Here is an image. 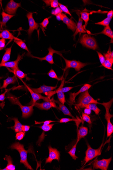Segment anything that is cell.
I'll list each match as a JSON object with an SVG mask.
<instances>
[{
    "label": "cell",
    "instance_id": "5",
    "mask_svg": "<svg viewBox=\"0 0 113 170\" xmlns=\"http://www.w3.org/2000/svg\"><path fill=\"white\" fill-rule=\"evenodd\" d=\"M103 145V143H102L99 148L98 149H95L92 148L89 144L87 143V149L86 151V157L84 159L85 162L84 165H85L89 161L101 155L102 148Z\"/></svg>",
    "mask_w": 113,
    "mask_h": 170
},
{
    "label": "cell",
    "instance_id": "19",
    "mask_svg": "<svg viewBox=\"0 0 113 170\" xmlns=\"http://www.w3.org/2000/svg\"><path fill=\"white\" fill-rule=\"evenodd\" d=\"M0 38L14 40L15 41H22L21 39L14 36L12 33H10L9 31L7 30L3 31L1 33H0Z\"/></svg>",
    "mask_w": 113,
    "mask_h": 170
},
{
    "label": "cell",
    "instance_id": "29",
    "mask_svg": "<svg viewBox=\"0 0 113 170\" xmlns=\"http://www.w3.org/2000/svg\"><path fill=\"white\" fill-rule=\"evenodd\" d=\"M104 34L107 36H108L111 38L112 40L113 39V31L109 27V26H107L105 27L104 29L101 32L98 33V34Z\"/></svg>",
    "mask_w": 113,
    "mask_h": 170
},
{
    "label": "cell",
    "instance_id": "2",
    "mask_svg": "<svg viewBox=\"0 0 113 170\" xmlns=\"http://www.w3.org/2000/svg\"><path fill=\"white\" fill-rule=\"evenodd\" d=\"M12 149H15L18 151L20 155L21 163L23 164L27 169L33 170L31 166L28 163L27 160V151L25 150L24 146L19 142H15L12 144L10 146Z\"/></svg>",
    "mask_w": 113,
    "mask_h": 170
},
{
    "label": "cell",
    "instance_id": "4",
    "mask_svg": "<svg viewBox=\"0 0 113 170\" xmlns=\"http://www.w3.org/2000/svg\"><path fill=\"white\" fill-rule=\"evenodd\" d=\"M90 103H94L99 104L97 100H95L90 95L88 90L83 92L79 97L76 106L78 108H81L83 106L89 104Z\"/></svg>",
    "mask_w": 113,
    "mask_h": 170
},
{
    "label": "cell",
    "instance_id": "37",
    "mask_svg": "<svg viewBox=\"0 0 113 170\" xmlns=\"http://www.w3.org/2000/svg\"><path fill=\"white\" fill-rule=\"evenodd\" d=\"M15 42L17 45H18L19 46V47H20L22 49H24L26 50L28 52V53H30L26 44H25V43L24 42L22 41H15Z\"/></svg>",
    "mask_w": 113,
    "mask_h": 170
},
{
    "label": "cell",
    "instance_id": "55",
    "mask_svg": "<svg viewBox=\"0 0 113 170\" xmlns=\"http://www.w3.org/2000/svg\"><path fill=\"white\" fill-rule=\"evenodd\" d=\"M2 50V49H0V51H1Z\"/></svg>",
    "mask_w": 113,
    "mask_h": 170
},
{
    "label": "cell",
    "instance_id": "51",
    "mask_svg": "<svg viewBox=\"0 0 113 170\" xmlns=\"http://www.w3.org/2000/svg\"><path fill=\"white\" fill-rule=\"evenodd\" d=\"M5 42H6V41H5V39H0V49H3L5 46Z\"/></svg>",
    "mask_w": 113,
    "mask_h": 170
},
{
    "label": "cell",
    "instance_id": "14",
    "mask_svg": "<svg viewBox=\"0 0 113 170\" xmlns=\"http://www.w3.org/2000/svg\"><path fill=\"white\" fill-rule=\"evenodd\" d=\"M21 7V4L18 3L13 0L8 2L5 8V11L10 15H14L15 14L18 8Z\"/></svg>",
    "mask_w": 113,
    "mask_h": 170
},
{
    "label": "cell",
    "instance_id": "17",
    "mask_svg": "<svg viewBox=\"0 0 113 170\" xmlns=\"http://www.w3.org/2000/svg\"><path fill=\"white\" fill-rule=\"evenodd\" d=\"M24 54H23L22 56L20 54H18L17 59L15 61L7 62L4 63V64H1V63H0V67H6L7 68H10L12 69V70L18 68L19 63L21 59H23V56Z\"/></svg>",
    "mask_w": 113,
    "mask_h": 170
},
{
    "label": "cell",
    "instance_id": "32",
    "mask_svg": "<svg viewBox=\"0 0 113 170\" xmlns=\"http://www.w3.org/2000/svg\"><path fill=\"white\" fill-rule=\"evenodd\" d=\"M56 93H57V96L59 102L63 104L66 102V98H65V95L64 93L62 92L60 89H58L56 91Z\"/></svg>",
    "mask_w": 113,
    "mask_h": 170
},
{
    "label": "cell",
    "instance_id": "42",
    "mask_svg": "<svg viewBox=\"0 0 113 170\" xmlns=\"http://www.w3.org/2000/svg\"><path fill=\"white\" fill-rule=\"evenodd\" d=\"M82 119L84 121L88 123L89 124L92 123L90 117L88 115L82 112Z\"/></svg>",
    "mask_w": 113,
    "mask_h": 170
},
{
    "label": "cell",
    "instance_id": "46",
    "mask_svg": "<svg viewBox=\"0 0 113 170\" xmlns=\"http://www.w3.org/2000/svg\"><path fill=\"white\" fill-rule=\"evenodd\" d=\"M97 53L100 62L101 63L102 66H103L104 64V62L105 61V57H104V56L100 52H99L97 51Z\"/></svg>",
    "mask_w": 113,
    "mask_h": 170
},
{
    "label": "cell",
    "instance_id": "47",
    "mask_svg": "<svg viewBox=\"0 0 113 170\" xmlns=\"http://www.w3.org/2000/svg\"><path fill=\"white\" fill-rule=\"evenodd\" d=\"M63 12L60 7H58L56 8L55 9L52 11V14L53 15L56 16L59 14L62 13Z\"/></svg>",
    "mask_w": 113,
    "mask_h": 170
},
{
    "label": "cell",
    "instance_id": "45",
    "mask_svg": "<svg viewBox=\"0 0 113 170\" xmlns=\"http://www.w3.org/2000/svg\"><path fill=\"white\" fill-rule=\"evenodd\" d=\"M77 121V120L74 119H69V118H63L60 119L59 122L61 123H66L69 122L73 121Z\"/></svg>",
    "mask_w": 113,
    "mask_h": 170
},
{
    "label": "cell",
    "instance_id": "25",
    "mask_svg": "<svg viewBox=\"0 0 113 170\" xmlns=\"http://www.w3.org/2000/svg\"><path fill=\"white\" fill-rule=\"evenodd\" d=\"M2 20L1 22V25L2 27H6L7 23L13 16H15V15H10V14L5 13L4 11L2 12Z\"/></svg>",
    "mask_w": 113,
    "mask_h": 170
},
{
    "label": "cell",
    "instance_id": "8",
    "mask_svg": "<svg viewBox=\"0 0 113 170\" xmlns=\"http://www.w3.org/2000/svg\"><path fill=\"white\" fill-rule=\"evenodd\" d=\"M49 53L47 55V56L43 57H39L34 56L32 55L30 53H28L27 54L28 56H30L31 57L33 58H35L38 59L40 61H42L43 60H46L47 62L50 63L51 64H54V62H53V54L55 53L59 54L61 53L60 52L56 51L53 50V49L50 47L48 48Z\"/></svg>",
    "mask_w": 113,
    "mask_h": 170
},
{
    "label": "cell",
    "instance_id": "44",
    "mask_svg": "<svg viewBox=\"0 0 113 170\" xmlns=\"http://www.w3.org/2000/svg\"><path fill=\"white\" fill-rule=\"evenodd\" d=\"M50 17L49 18L44 19L43 22L39 24L40 25L42 28L45 29L47 28L48 25L49 24V19Z\"/></svg>",
    "mask_w": 113,
    "mask_h": 170
},
{
    "label": "cell",
    "instance_id": "9",
    "mask_svg": "<svg viewBox=\"0 0 113 170\" xmlns=\"http://www.w3.org/2000/svg\"><path fill=\"white\" fill-rule=\"evenodd\" d=\"M111 160V157L108 159H103L100 160H96L92 164L93 168L94 169H100L102 170H107Z\"/></svg>",
    "mask_w": 113,
    "mask_h": 170
},
{
    "label": "cell",
    "instance_id": "12",
    "mask_svg": "<svg viewBox=\"0 0 113 170\" xmlns=\"http://www.w3.org/2000/svg\"><path fill=\"white\" fill-rule=\"evenodd\" d=\"M49 150V157L46 158V164L51 163L53 160H57L59 161L60 160V153L56 148H53L50 146L48 147Z\"/></svg>",
    "mask_w": 113,
    "mask_h": 170
},
{
    "label": "cell",
    "instance_id": "28",
    "mask_svg": "<svg viewBox=\"0 0 113 170\" xmlns=\"http://www.w3.org/2000/svg\"><path fill=\"white\" fill-rule=\"evenodd\" d=\"M10 71L12 72L16 77H18L24 83V82L22 81V79L24 78L26 76V74H25L23 72L20 70L18 67L14 69L13 70H11Z\"/></svg>",
    "mask_w": 113,
    "mask_h": 170
},
{
    "label": "cell",
    "instance_id": "33",
    "mask_svg": "<svg viewBox=\"0 0 113 170\" xmlns=\"http://www.w3.org/2000/svg\"><path fill=\"white\" fill-rule=\"evenodd\" d=\"M77 143H76L73 146L72 148L68 152V153L70 155V156L74 160H76L78 158V157L76 156V147H77Z\"/></svg>",
    "mask_w": 113,
    "mask_h": 170
},
{
    "label": "cell",
    "instance_id": "23",
    "mask_svg": "<svg viewBox=\"0 0 113 170\" xmlns=\"http://www.w3.org/2000/svg\"><path fill=\"white\" fill-rule=\"evenodd\" d=\"M4 159L6 160L8 162V164L6 168L4 169H2L0 168V170H15V166L13 164L12 158L10 155H5Z\"/></svg>",
    "mask_w": 113,
    "mask_h": 170
},
{
    "label": "cell",
    "instance_id": "56",
    "mask_svg": "<svg viewBox=\"0 0 113 170\" xmlns=\"http://www.w3.org/2000/svg\"><path fill=\"white\" fill-rule=\"evenodd\" d=\"M0 110H1V109H0Z\"/></svg>",
    "mask_w": 113,
    "mask_h": 170
},
{
    "label": "cell",
    "instance_id": "35",
    "mask_svg": "<svg viewBox=\"0 0 113 170\" xmlns=\"http://www.w3.org/2000/svg\"><path fill=\"white\" fill-rule=\"evenodd\" d=\"M112 19L111 18H108L107 17L106 18L103 20L99 22L95 23V24L98 25H103L104 26H109L110 22H111Z\"/></svg>",
    "mask_w": 113,
    "mask_h": 170
},
{
    "label": "cell",
    "instance_id": "10",
    "mask_svg": "<svg viewBox=\"0 0 113 170\" xmlns=\"http://www.w3.org/2000/svg\"><path fill=\"white\" fill-rule=\"evenodd\" d=\"M33 13H34L29 12L27 15L29 25V29L27 30V34L29 36L31 35L34 30H37L40 27L39 24L36 22L34 19L33 16Z\"/></svg>",
    "mask_w": 113,
    "mask_h": 170
},
{
    "label": "cell",
    "instance_id": "34",
    "mask_svg": "<svg viewBox=\"0 0 113 170\" xmlns=\"http://www.w3.org/2000/svg\"><path fill=\"white\" fill-rule=\"evenodd\" d=\"M113 63V59H105L103 67L108 70H112V67Z\"/></svg>",
    "mask_w": 113,
    "mask_h": 170
},
{
    "label": "cell",
    "instance_id": "15",
    "mask_svg": "<svg viewBox=\"0 0 113 170\" xmlns=\"http://www.w3.org/2000/svg\"><path fill=\"white\" fill-rule=\"evenodd\" d=\"M25 87L28 89V91H29L31 95L32 98L33 102H31V103H34L36 102L37 100H40L42 99L45 102L47 101H50L52 99H50L48 97H44L40 94L34 92L31 89L30 87H29L26 84H25L24 83Z\"/></svg>",
    "mask_w": 113,
    "mask_h": 170
},
{
    "label": "cell",
    "instance_id": "16",
    "mask_svg": "<svg viewBox=\"0 0 113 170\" xmlns=\"http://www.w3.org/2000/svg\"><path fill=\"white\" fill-rule=\"evenodd\" d=\"M92 87V85L89 84H85L77 93H70L69 94V103L70 105H72L75 102L76 97L77 95L88 90Z\"/></svg>",
    "mask_w": 113,
    "mask_h": 170
},
{
    "label": "cell",
    "instance_id": "30",
    "mask_svg": "<svg viewBox=\"0 0 113 170\" xmlns=\"http://www.w3.org/2000/svg\"><path fill=\"white\" fill-rule=\"evenodd\" d=\"M43 1L46 4L47 7L50 6L52 8H56L59 6V3L57 0H44Z\"/></svg>",
    "mask_w": 113,
    "mask_h": 170
},
{
    "label": "cell",
    "instance_id": "27",
    "mask_svg": "<svg viewBox=\"0 0 113 170\" xmlns=\"http://www.w3.org/2000/svg\"><path fill=\"white\" fill-rule=\"evenodd\" d=\"M12 48V46H11L10 48L5 49V53L2 57L1 64H4L10 60Z\"/></svg>",
    "mask_w": 113,
    "mask_h": 170
},
{
    "label": "cell",
    "instance_id": "43",
    "mask_svg": "<svg viewBox=\"0 0 113 170\" xmlns=\"http://www.w3.org/2000/svg\"><path fill=\"white\" fill-rule=\"evenodd\" d=\"M25 135V132H17L16 135V139L17 140L21 141L23 139Z\"/></svg>",
    "mask_w": 113,
    "mask_h": 170
},
{
    "label": "cell",
    "instance_id": "18",
    "mask_svg": "<svg viewBox=\"0 0 113 170\" xmlns=\"http://www.w3.org/2000/svg\"><path fill=\"white\" fill-rule=\"evenodd\" d=\"M56 87H57L56 86L53 87V86H47L44 85L38 88H31L35 93L40 94L41 93L44 94L47 92L52 91Z\"/></svg>",
    "mask_w": 113,
    "mask_h": 170
},
{
    "label": "cell",
    "instance_id": "20",
    "mask_svg": "<svg viewBox=\"0 0 113 170\" xmlns=\"http://www.w3.org/2000/svg\"><path fill=\"white\" fill-rule=\"evenodd\" d=\"M88 128L83 126H81L78 129L77 139L76 143H78L82 138L86 136L88 134Z\"/></svg>",
    "mask_w": 113,
    "mask_h": 170
},
{
    "label": "cell",
    "instance_id": "24",
    "mask_svg": "<svg viewBox=\"0 0 113 170\" xmlns=\"http://www.w3.org/2000/svg\"><path fill=\"white\" fill-rule=\"evenodd\" d=\"M55 102L57 103L59 105V107H57V108L63 112L64 115L73 117V116H72L71 113H70L68 109L66 107V106H65L64 104H63L61 103L60 102L58 101L55 100Z\"/></svg>",
    "mask_w": 113,
    "mask_h": 170
},
{
    "label": "cell",
    "instance_id": "13",
    "mask_svg": "<svg viewBox=\"0 0 113 170\" xmlns=\"http://www.w3.org/2000/svg\"><path fill=\"white\" fill-rule=\"evenodd\" d=\"M60 17L61 21H63L64 23L67 26L68 28L71 30L73 32H74L77 28V25L71 19H69L66 14L63 13L59 14Z\"/></svg>",
    "mask_w": 113,
    "mask_h": 170
},
{
    "label": "cell",
    "instance_id": "6",
    "mask_svg": "<svg viewBox=\"0 0 113 170\" xmlns=\"http://www.w3.org/2000/svg\"><path fill=\"white\" fill-rule=\"evenodd\" d=\"M80 42L83 46L93 50L97 49L98 46L94 37L84 34L82 36Z\"/></svg>",
    "mask_w": 113,
    "mask_h": 170
},
{
    "label": "cell",
    "instance_id": "50",
    "mask_svg": "<svg viewBox=\"0 0 113 170\" xmlns=\"http://www.w3.org/2000/svg\"><path fill=\"white\" fill-rule=\"evenodd\" d=\"M63 84L62 85H61L60 87L59 88L60 89V90L62 92H63V93H66V92H68L70 91V90H71L73 87H66L64 88H62V87H63Z\"/></svg>",
    "mask_w": 113,
    "mask_h": 170
},
{
    "label": "cell",
    "instance_id": "54",
    "mask_svg": "<svg viewBox=\"0 0 113 170\" xmlns=\"http://www.w3.org/2000/svg\"><path fill=\"white\" fill-rule=\"evenodd\" d=\"M2 86H1V84L0 83V89H1Z\"/></svg>",
    "mask_w": 113,
    "mask_h": 170
},
{
    "label": "cell",
    "instance_id": "41",
    "mask_svg": "<svg viewBox=\"0 0 113 170\" xmlns=\"http://www.w3.org/2000/svg\"><path fill=\"white\" fill-rule=\"evenodd\" d=\"M59 5L60 7V8L63 11V12L66 13L68 14H69L70 16H72V15L71 13H70L69 10L67 8L65 5L62 4L60 3L59 4Z\"/></svg>",
    "mask_w": 113,
    "mask_h": 170
},
{
    "label": "cell",
    "instance_id": "52",
    "mask_svg": "<svg viewBox=\"0 0 113 170\" xmlns=\"http://www.w3.org/2000/svg\"><path fill=\"white\" fill-rule=\"evenodd\" d=\"M30 128V127L29 126L26 125H22L21 127L22 131L24 132L29 131Z\"/></svg>",
    "mask_w": 113,
    "mask_h": 170
},
{
    "label": "cell",
    "instance_id": "1",
    "mask_svg": "<svg viewBox=\"0 0 113 170\" xmlns=\"http://www.w3.org/2000/svg\"><path fill=\"white\" fill-rule=\"evenodd\" d=\"M7 98L12 104L18 105L21 109L22 112V117L27 118L29 117L33 113L34 106L32 104L30 106H25L22 105L18 98L17 97L8 92L7 93Z\"/></svg>",
    "mask_w": 113,
    "mask_h": 170
},
{
    "label": "cell",
    "instance_id": "31",
    "mask_svg": "<svg viewBox=\"0 0 113 170\" xmlns=\"http://www.w3.org/2000/svg\"><path fill=\"white\" fill-rule=\"evenodd\" d=\"M80 14L81 15V19L83 20L85 22V24L83 26L86 27L89 20V15L90 13L86 12H81Z\"/></svg>",
    "mask_w": 113,
    "mask_h": 170
},
{
    "label": "cell",
    "instance_id": "21",
    "mask_svg": "<svg viewBox=\"0 0 113 170\" xmlns=\"http://www.w3.org/2000/svg\"><path fill=\"white\" fill-rule=\"evenodd\" d=\"M9 119L11 120L14 121L15 123V125L13 127H11L10 128L11 129H13L16 133L22 131L21 129L22 125L21 123L19 121L18 118H10Z\"/></svg>",
    "mask_w": 113,
    "mask_h": 170
},
{
    "label": "cell",
    "instance_id": "22",
    "mask_svg": "<svg viewBox=\"0 0 113 170\" xmlns=\"http://www.w3.org/2000/svg\"><path fill=\"white\" fill-rule=\"evenodd\" d=\"M17 81V77L15 75L13 77L8 76L4 80L3 84L1 87V89H6L8 85L10 84H14Z\"/></svg>",
    "mask_w": 113,
    "mask_h": 170
},
{
    "label": "cell",
    "instance_id": "36",
    "mask_svg": "<svg viewBox=\"0 0 113 170\" xmlns=\"http://www.w3.org/2000/svg\"><path fill=\"white\" fill-rule=\"evenodd\" d=\"M79 16V21L77 25V28H76V29L75 31V32L74 34H73V36L74 37V39H75V37L76 35L78 34L77 32L78 31L81 27L82 26L83 24V20H82L80 17V15L79 14H78Z\"/></svg>",
    "mask_w": 113,
    "mask_h": 170
},
{
    "label": "cell",
    "instance_id": "38",
    "mask_svg": "<svg viewBox=\"0 0 113 170\" xmlns=\"http://www.w3.org/2000/svg\"><path fill=\"white\" fill-rule=\"evenodd\" d=\"M54 124H51L47 125H42V126L39 127L44 131L47 132L50 131L51 130Z\"/></svg>",
    "mask_w": 113,
    "mask_h": 170
},
{
    "label": "cell",
    "instance_id": "49",
    "mask_svg": "<svg viewBox=\"0 0 113 170\" xmlns=\"http://www.w3.org/2000/svg\"><path fill=\"white\" fill-rule=\"evenodd\" d=\"M11 89H12V88L10 89H5V91L4 93L0 95V101H4L5 99V94H7L8 91H9L10 90H11Z\"/></svg>",
    "mask_w": 113,
    "mask_h": 170
},
{
    "label": "cell",
    "instance_id": "48",
    "mask_svg": "<svg viewBox=\"0 0 113 170\" xmlns=\"http://www.w3.org/2000/svg\"><path fill=\"white\" fill-rule=\"evenodd\" d=\"M56 122V121H53L52 120H47L45 121L44 122H39L35 121V124H43L44 125H49L51 123H54Z\"/></svg>",
    "mask_w": 113,
    "mask_h": 170
},
{
    "label": "cell",
    "instance_id": "7",
    "mask_svg": "<svg viewBox=\"0 0 113 170\" xmlns=\"http://www.w3.org/2000/svg\"><path fill=\"white\" fill-rule=\"evenodd\" d=\"M59 55H60L61 56L63 57L65 62H66V66L64 70V72L67 70L69 68H74L76 71H79L81 70V69L88 65L87 63H82L79 61L67 60L65 59L61 53L59 54Z\"/></svg>",
    "mask_w": 113,
    "mask_h": 170
},
{
    "label": "cell",
    "instance_id": "40",
    "mask_svg": "<svg viewBox=\"0 0 113 170\" xmlns=\"http://www.w3.org/2000/svg\"><path fill=\"white\" fill-rule=\"evenodd\" d=\"M113 51H111V47H109L108 51L106 53H104V57L105 59H113Z\"/></svg>",
    "mask_w": 113,
    "mask_h": 170
},
{
    "label": "cell",
    "instance_id": "11",
    "mask_svg": "<svg viewBox=\"0 0 113 170\" xmlns=\"http://www.w3.org/2000/svg\"><path fill=\"white\" fill-rule=\"evenodd\" d=\"M33 105L34 106H35L41 110H49L51 108H57L56 107L55 100L53 99L50 101H47L44 102L39 103L35 102L34 103H31V105Z\"/></svg>",
    "mask_w": 113,
    "mask_h": 170
},
{
    "label": "cell",
    "instance_id": "3",
    "mask_svg": "<svg viewBox=\"0 0 113 170\" xmlns=\"http://www.w3.org/2000/svg\"><path fill=\"white\" fill-rule=\"evenodd\" d=\"M113 102V99H112L108 102L99 104H100L103 105L105 108V118L107 122V138L111 136L113 132V126L111 122V118L113 116L109 112L110 109L111 107Z\"/></svg>",
    "mask_w": 113,
    "mask_h": 170
},
{
    "label": "cell",
    "instance_id": "53",
    "mask_svg": "<svg viewBox=\"0 0 113 170\" xmlns=\"http://www.w3.org/2000/svg\"><path fill=\"white\" fill-rule=\"evenodd\" d=\"M113 16V10L110 11L107 13V17L108 18L112 19Z\"/></svg>",
    "mask_w": 113,
    "mask_h": 170
},
{
    "label": "cell",
    "instance_id": "26",
    "mask_svg": "<svg viewBox=\"0 0 113 170\" xmlns=\"http://www.w3.org/2000/svg\"><path fill=\"white\" fill-rule=\"evenodd\" d=\"M86 108L89 109L94 111L96 114L98 115L99 114L101 110L97 106L96 104L94 103H90L89 104L84 105L81 108Z\"/></svg>",
    "mask_w": 113,
    "mask_h": 170
},
{
    "label": "cell",
    "instance_id": "39",
    "mask_svg": "<svg viewBox=\"0 0 113 170\" xmlns=\"http://www.w3.org/2000/svg\"><path fill=\"white\" fill-rule=\"evenodd\" d=\"M48 75L52 78L58 80H60L61 79L59 78L56 74L55 71L52 69L51 70L47 73Z\"/></svg>",
    "mask_w": 113,
    "mask_h": 170
}]
</instances>
